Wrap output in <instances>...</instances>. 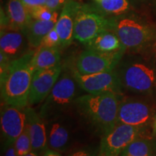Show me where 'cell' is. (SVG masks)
<instances>
[{
    "label": "cell",
    "mask_w": 156,
    "mask_h": 156,
    "mask_svg": "<svg viewBox=\"0 0 156 156\" xmlns=\"http://www.w3.org/2000/svg\"><path fill=\"white\" fill-rule=\"evenodd\" d=\"M96 7L106 16L117 17L128 12L130 5L128 0H99Z\"/></svg>",
    "instance_id": "7402d4cb"
},
{
    "label": "cell",
    "mask_w": 156,
    "mask_h": 156,
    "mask_svg": "<svg viewBox=\"0 0 156 156\" xmlns=\"http://www.w3.org/2000/svg\"><path fill=\"white\" fill-rule=\"evenodd\" d=\"M61 65L34 73L31 83L28 106L38 104L46 100L62 73Z\"/></svg>",
    "instance_id": "8fae6325"
},
{
    "label": "cell",
    "mask_w": 156,
    "mask_h": 156,
    "mask_svg": "<svg viewBox=\"0 0 156 156\" xmlns=\"http://www.w3.org/2000/svg\"><path fill=\"white\" fill-rule=\"evenodd\" d=\"M119 103V94L113 92L87 93L75 101L79 112L105 134L118 124Z\"/></svg>",
    "instance_id": "7a4b0ae2"
},
{
    "label": "cell",
    "mask_w": 156,
    "mask_h": 156,
    "mask_svg": "<svg viewBox=\"0 0 156 156\" xmlns=\"http://www.w3.org/2000/svg\"><path fill=\"white\" fill-rule=\"evenodd\" d=\"M24 156H38V153H36V152L32 151L31 152H30L29 153L26 154V155H24Z\"/></svg>",
    "instance_id": "1f68e13d"
},
{
    "label": "cell",
    "mask_w": 156,
    "mask_h": 156,
    "mask_svg": "<svg viewBox=\"0 0 156 156\" xmlns=\"http://www.w3.org/2000/svg\"><path fill=\"white\" fill-rule=\"evenodd\" d=\"M93 1H94V2H95V3H96V2H98V1H99V0H93Z\"/></svg>",
    "instance_id": "e575fe53"
},
{
    "label": "cell",
    "mask_w": 156,
    "mask_h": 156,
    "mask_svg": "<svg viewBox=\"0 0 156 156\" xmlns=\"http://www.w3.org/2000/svg\"><path fill=\"white\" fill-rule=\"evenodd\" d=\"M22 2L27 8L46 5V0H22Z\"/></svg>",
    "instance_id": "83f0119b"
},
{
    "label": "cell",
    "mask_w": 156,
    "mask_h": 156,
    "mask_svg": "<svg viewBox=\"0 0 156 156\" xmlns=\"http://www.w3.org/2000/svg\"><path fill=\"white\" fill-rule=\"evenodd\" d=\"M112 18L97 8L96 6L80 5L75 19L74 38L87 44L103 31L111 30Z\"/></svg>",
    "instance_id": "8992f818"
},
{
    "label": "cell",
    "mask_w": 156,
    "mask_h": 156,
    "mask_svg": "<svg viewBox=\"0 0 156 156\" xmlns=\"http://www.w3.org/2000/svg\"><path fill=\"white\" fill-rule=\"evenodd\" d=\"M14 145L18 156H24L32 151L31 140L27 124L24 131L15 140Z\"/></svg>",
    "instance_id": "603a6c76"
},
{
    "label": "cell",
    "mask_w": 156,
    "mask_h": 156,
    "mask_svg": "<svg viewBox=\"0 0 156 156\" xmlns=\"http://www.w3.org/2000/svg\"><path fill=\"white\" fill-rule=\"evenodd\" d=\"M27 124L25 109L5 105L1 112V128L5 145H14Z\"/></svg>",
    "instance_id": "7c38bea8"
},
{
    "label": "cell",
    "mask_w": 156,
    "mask_h": 156,
    "mask_svg": "<svg viewBox=\"0 0 156 156\" xmlns=\"http://www.w3.org/2000/svg\"><path fill=\"white\" fill-rule=\"evenodd\" d=\"M145 129L118 123L103 136L98 156H120L122 151L136 138L142 136Z\"/></svg>",
    "instance_id": "9c48e42d"
},
{
    "label": "cell",
    "mask_w": 156,
    "mask_h": 156,
    "mask_svg": "<svg viewBox=\"0 0 156 156\" xmlns=\"http://www.w3.org/2000/svg\"><path fill=\"white\" fill-rule=\"evenodd\" d=\"M120 156H155L153 139L140 136L132 141Z\"/></svg>",
    "instance_id": "44dd1931"
},
{
    "label": "cell",
    "mask_w": 156,
    "mask_h": 156,
    "mask_svg": "<svg viewBox=\"0 0 156 156\" xmlns=\"http://www.w3.org/2000/svg\"><path fill=\"white\" fill-rule=\"evenodd\" d=\"M126 49L103 52L87 48L80 54L76 62L77 71L89 75L113 71L119 64Z\"/></svg>",
    "instance_id": "ba28073f"
},
{
    "label": "cell",
    "mask_w": 156,
    "mask_h": 156,
    "mask_svg": "<svg viewBox=\"0 0 156 156\" xmlns=\"http://www.w3.org/2000/svg\"><path fill=\"white\" fill-rule=\"evenodd\" d=\"M42 156H62L59 152L54 151V150L51 149V148H47V149L43 153Z\"/></svg>",
    "instance_id": "f546056e"
},
{
    "label": "cell",
    "mask_w": 156,
    "mask_h": 156,
    "mask_svg": "<svg viewBox=\"0 0 156 156\" xmlns=\"http://www.w3.org/2000/svg\"><path fill=\"white\" fill-rule=\"evenodd\" d=\"M7 15V26L19 29L25 33L33 20L22 0H9Z\"/></svg>",
    "instance_id": "ac0fdd59"
},
{
    "label": "cell",
    "mask_w": 156,
    "mask_h": 156,
    "mask_svg": "<svg viewBox=\"0 0 156 156\" xmlns=\"http://www.w3.org/2000/svg\"><path fill=\"white\" fill-rule=\"evenodd\" d=\"M78 87L80 86L73 75L62 74L40 109L39 114L43 119H51L67 111L78 97Z\"/></svg>",
    "instance_id": "5b68a950"
},
{
    "label": "cell",
    "mask_w": 156,
    "mask_h": 156,
    "mask_svg": "<svg viewBox=\"0 0 156 156\" xmlns=\"http://www.w3.org/2000/svg\"><path fill=\"white\" fill-rule=\"evenodd\" d=\"M48 121L46 126L48 147L58 152L65 151L72 141L73 132L69 126L59 116Z\"/></svg>",
    "instance_id": "9a60e30c"
},
{
    "label": "cell",
    "mask_w": 156,
    "mask_h": 156,
    "mask_svg": "<svg viewBox=\"0 0 156 156\" xmlns=\"http://www.w3.org/2000/svg\"><path fill=\"white\" fill-rule=\"evenodd\" d=\"M111 30L119 37L126 49L138 51L153 40V28L145 21L134 15L124 14L112 18Z\"/></svg>",
    "instance_id": "277c9868"
},
{
    "label": "cell",
    "mask_w": 156,
    "mask_h": 156,
    "mask_svg": "<svg viewBox=\"0 0 156 156\" xmlns=\"http://www.w3.org/2000/svg\"><path fill=\"white\" fill-rule=\"evenodd\" d=\"M4 156H18L14 145H5Z\"/></svg>",
    "instance_id": "f1b7e54d"
},
{
    "label": "cell",
    "mask_w": 156,
    "mask_h": 156,
    "mask_svg": "<svg viewBox=\"0 0 156 156\" xmlns=\"http://www.w3.org/2000/svg\"><path fill=\"white\" fill-rule=\"evenodd\" d=\"M27 126L31 140L32 151L36 153H44L48 148L46 126L44 119L34 108L28 106L25 108Z\"/></svg>",
    "instance_id": "5bb4252c"
},
{
    "label": "cell",
    "mask_w": 156,
    "mask_h": 156,
    "mask_svg": "<svg viewBox=\"0 0 156 156\" xmlns=\"http://www.w3.org/2000/svg\"><path fill=\"white\" fill-rule=\"evenodd\" d=\"M58 18V12H56L53 18L50 20H32L25 30L29 46L31 48H38L40 47L43 39L55 28Z\"/></svg>",
    "instance_id": "e0dca14e"
},
{
    "label": "cell",
    "mask_w": 156,
    "mask_h": 156,
    "mask_svg": "<svg viewBox=\"0 0 156 156\" xmlns=\"http://www.w3.org/2000/svg\"><path fill=\"white\" fill-rule=\"evenodd\" d=\"M152 135H153V138H156V115L153 123V132H152Z\"/></svg>",
    "instance_id": "4dcf8cb0"
},
{
    "label": "cell",
    "mask_w": 156,
    "mask_h": 156,
    "mask_svg": "<svg viewBox=\"0 0 156 156\" xmlns=\"http://www.w3.org/2000/svg\"><path fill=\"white\" fill-rule=\"evenodd\" d=\"M28 38L24 31L5 26L1 28L0 51L6 54L11 61L28 53Z\"/></svg>",
    "instance_id": "4fadbf2b"
},
{
    "label": "cell",
    "mask_w": 156,
    "mask_h": 156,
    "mask_svg": "<svg viewBox=\"0 0 156 156\" xmlns=\"http://www.w3.org/2000/svg\"><path fill=\"white\" fill-rule=\"evenodd\" d=\"M73 75L80 87L89 94L106 92L120 94L122 93V84L118 72L115 71V69L89 75H83L75 70Z\"/></svg>",
    "instance_id": "30bf717a"
},
{
    "label": "cell",
    "mask_w": 156,
    "mask_h": 156,
    "mask_svg": "<svg viewBox=\"0 0 156 156\" xmlns=\"http://www.w3.org/2000/svg\"><path fill=\"white\" fill-rule=\"evenodd\" d=\"M87 48L103 52H112L126 48L119 37L112 30H105L99 34L87 44Z\"/></svg>",
    "instance_id": "ffe728a7"
},
{
    "label": "cell",
    "mask_w": 156,
    "mask_h": 156,
    "mask_svg": "<svg viewBox=\"0 0 156 156\" xmlns=\"http://www.w3.org/2000/svg\"><path fill=\"white\" fill-rule=\"evenodd\" d=\"M27 9L32 19L36 20H50L51 19L53 18L56 12H58L52 10L46 5L29 7Z\"/></svg>",
    "instance_id": "cb8c5ba5"
},
{
    "label": "cell",
    "mask_w": 156,
    "mask_h": 156,
    "mask_svg": "<svg viewBox=\"0 0 156 156\" xmlns=\"http://www.w3.org/2000/svg\"><path fill=\"white\" fill-rule=\"evenodd\" d=\"M40 46L44 47H59L61 46V41L57 31L54 28L43 39Z\"/></svg>",
    "instance_id": "d4e9b609"
},
{
    "label": "cell",
    "mask_w": 156,
    "mask_h": 156,
    "mask_svg": "<svg viewBox=\"0 0 156 156\" xmlns=\"http://www.w3.org/2000/svg\"><path fill=\"white\" fill-rule=\"evenodd\" d=\"M153 145L154 148V152H155V154L156 155V138H153Z\"/></svg>",
    "instance_id": "d6a6232c"
},
{
    "label": "cell",
    "mask_w": 156,
    "mask_h": 156,
    "mask_svg": "<svg viewBox=\"0 0 156 156\" xmlns=\"http://www.w3.org/2000/svg\"><path fill=\"white\" fill-rule=\"evenodd\" d=\"M155 109L147 99L130 97L120 101L118 111V123L146 129L155 116Z\"/></svg>",
    "instance_id": "52a82bcc"
},
{
    "label": "cell",
    "mask_w": 156,
    "mask_h": 156,
    "mask_svg": "<svg viewBox=\"0 0 156 156\" xmlns=\"http://www.w3.org/2000/svg\"><path fill=\"white\" fill-rule=\"evenodd\" d=\"M68 156H98L96 151L90 149H80L69 154Z\"/></svg>",
    "instance_id": "4316f807"
},
{
    "label": "cell",
    "mask_w": 156,
    "mask_h": 156,
    "mask_svg": "<svg viewBox=\"0 0 156 156\" xmlns=\"http://www.w3.org/2000/svg\"><path fill=\"white\" fill-rule=\"evenodd\" d=\"M122 88L140 95H150L156 89L154 66L143 59H132L123 63L118 72Z\"/></svg>",
    "instance_id": "3957f363"
},
{
    "label": "cell",
    "mask_w": 156,
    "mask_h": 156,
    "mask_svg": "<svg viewBox=\"0 0 156 156\" xmlns=\"http://www.w3.org/2000/svg\"><path fill=\"white\" fill-rule=\"evenodd\" d=\"M34 54V51H30L12 61L7 74L1 77V96L5 105L20 108L28 106L34 73L30 64Z\"/></svg>",
    "instance_id": "6da1fadb"
},
{
    "label": "cell",
    "mask_w": 156,
    "mask_h": 156,
    "mask_svg": "<svg viewBox=\"0 0 156 156\" xmlns=\"http://www.w3.org/2000/svg\"><path fill=\"white\" fill-rule=\"evenodd\" d=\"M72 0H46V5L48 8L54 11L62 9L68 2Z\"/></svg>",
    "instance_id": "484cf974"
},
{
    "label": "cell",
    "mask_w": 156,
    "mask_h": 156,
    "mask_svg": "<svg viewBox=\"0 0 156 156\" xmlns=\"http://www.w3.org/2000/svg\"><path fill=\"white\" fill-rule=\"evenodd\" d=\"M61 56L58 47L40 46L34 52L31 58V66L34 72L52 68L59 65Z\"/></svg>",
    "instance_id": "d6986e66"
},
{
    "label": "cell",
    "mask_w": 156,
    "mask_h": 156,
    "mask_svg": "<svg viewBox=\"0 0 156 156\" xmlns=\"http://www.w3.org/2000/svg\"><path fill=\"white\" fill-rule=\"evenodd\" d=\"M80 5L77 2L72 0L64 6L58 16L55 28L59 36L62 47H67L73 41L75 19Z\"/></svg>",
    "instance_id": "2e32d148"
},
{
    "label": "cell",
    "mask_w": 156,
    "mask_h": 156,
    "mask_svg": "<svg viewBox=\"0 0 156 156\" xmlns=\"http://www.w3.org/2000/svg\"><path fill=\"white\" fill-rule=\"evenodd\" d=\"M135 1H137V2H144L145 0H135Z\"/></svg>",
    "instance_id": "836d02e7"
}]
</instances>
